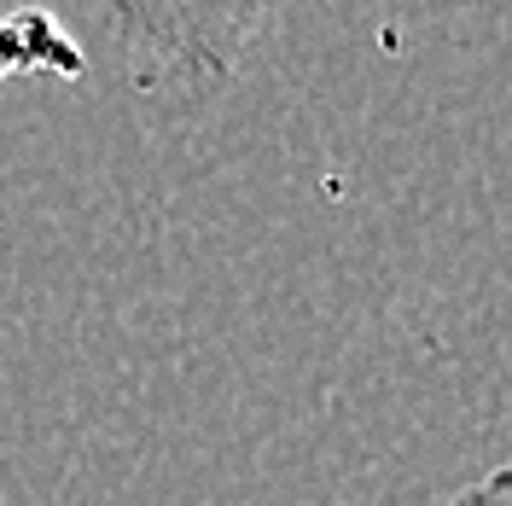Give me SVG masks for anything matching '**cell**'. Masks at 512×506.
I'll return each mask as SVG.
<instances>
[{
  "label": "cell",
  "mask_w": 512,
  "mask_h": 506,
  "mask_svg": "<svg viewBox=\"0 0 512 506\" xmlns=\"http://www.w3.org/2000/svg\"><path fill=\"white\" fill-rule=\"evenodd\" d=\"M24 70L76 76V70H82V47H76L47 12H18V18L0 24V82H6V76H24Z\"/></svg>",
  "instance_id": "obj_1"
},
{
  "label": "cell",
  "mask_w": 512,
  "mask_h": 506,
  "mask_svg": "<svg viewBox=\"0 0 512 506\" xmlns=\"http://www.w3.org/2000/svg\"><path fill=\"white\" fill-rule=\"evenodd\" d=\"M443 506H512V472L507 466H495V472H483L478 483L454 489Z\"/></svg>",
  "instance_id": "obj_2"
}]
</instances>
